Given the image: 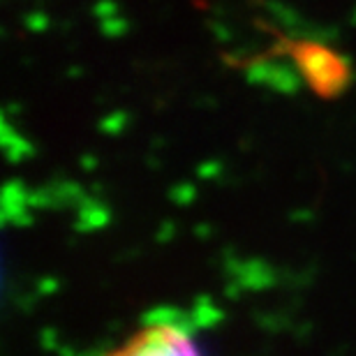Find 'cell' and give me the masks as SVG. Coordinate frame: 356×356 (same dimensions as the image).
I'll use <instances>...</instances> for the list:
<instances>
[{"label": "cell", "mask_w": 356, "mask_h": 356, "mask_svg": "<svg viewBox=\"0 0 356 356\" xmlns=\"http://www.w3.org/2000/svg\"><path fill=\"white\" fill-rule=\"evenodd\" d=\"M294 60L305 83L322 97H336L350 83V67L329 47L317 42H303L294 47Z\"/></svg>", "instance_id": "cell-1"}, {"label": "cell", "mask_w": 356, "mask_h": 356, "mask_svg": "<svg viewBox=\"0 0 356 356\" xmlns=\"http://www.w3.org/2000/svg\"><path fill=\"white\" fill-rule=\"evenodd\" d=\"M104 356H202V352L183 326L151 322Z\"/></svg>", "instance_id": "cell-2"}]
</instances>
